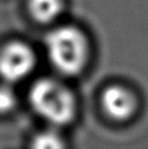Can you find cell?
Returning a JSON list of instances; mask_svg holds the SVG:
<instances>
[{"instance_id":"6da1fadb","label":"cell","mask_w":148,"mask_h":149,"mask_svg":"<svg viewBox=\"0 0 148 149\" xmlns=\"http://www.w3.org/2000/svg\"><path fill=\"white\" fill-rule=\"evenodd\" d=\"M46 49L51 63L64 75H75L85 67L89 42L85 33L73 25H61L46 37Z\"/></svg>"},{"instance_id":"7a4b0ae2","label":"cell","mask_w":148,"mask_h":149,"mask_svg":"<svg viewBox=\"0 0 148 149\" xmlns=\"http://www.w3.org/2000/svg\"><path fill=\"white\" fill-rule=\"evenodd\" d=\"M30 104L41 118L53 126H66L77 112L75 97L66 85L54 79H40L30 90Z\"/></svg>"},{"instance_id":"3957f363","label":"cell","mask_w":148,"mask_h":149,"mask_svg":"<svg viewBox=\"0 0 148 149\" xmlns=\"http://www.w3.org/2000/svg\"><path fill=\"white\" fill-rule=\"evenodd\" d=\"M36 56L32 48L21 41H13L0 49V77L6 83L24 80L32 73Z\"/></svg>"},{"instance_id":"277c9868","label":"cell","mask_w":148,"mask_h":149,"mask_svg":"<svg viewBox=\"0 0 148 149\" xmlns=\"http://www.w3.org/2000/svg\"><path fill=\"white\" fill-rule=\"evenodd\" d=\"M104 112L115 121H127L137 110L135 94L122 85H110L101 94Z\"/></svg>"},{"instance_id":"5b68a950","label":"cell","mask_w":148,"mask_h":149,"mask_svg":"<svg viewBox=\"0 0 148 149\" xmlns=\"http://www.w3.org/2000/svg\"><path fill=\"white\" fill-rule=\"evenodd\" d=\"M64 0H27L30 16L42 25H48L57 21L64 13Z\"/></svg>"},{"instance_id":"8992f818","label":"cell","mask_w":148,"mask_h":149,"mask_svg":"<svg viewBox=\"0 0 148 149\" xmlns=\"http://www.w3.org/2000/svg\"><path fill=\"white\" fill-rule=\"evenodd\" d=\"M30 149H66V143L58 132L48 130L37 133L31 141Z\"/></svg>"},{"instance_id":"52a82bcc","label":"cell","mask_w":148,"mask_h":149,"mask_svg":"<svg viewBox=\"0 0 148 149\" xmlns=\"http://www.w3.org/2000/svg\"><path fill=\"white\" fill-rule=\"evenodd\" d=\"M16 106V95L9 85H0V115L10 112Z\"/></svg>"}]
</instances>
